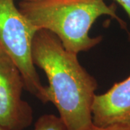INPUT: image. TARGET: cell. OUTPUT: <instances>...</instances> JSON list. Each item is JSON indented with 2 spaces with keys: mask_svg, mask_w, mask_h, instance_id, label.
<instances>
[{
  "mask_svg": "<svg viewBox=\"0 0 130 130\" xmlns=\"http://www.w3.org/2000/svg\"><path fill=\"white\" fill-rule=\"evenodd\" d=\"M0 130H7V129H4L3 127H2V126H0Z\"/></svg>",
  "mask_w": 130,
  "mask_h": 130,
  "instance_id": "30bf717a",
  "label": "cell"
},
{
  "mask_svg": "<svg viewBox=\"0 0 130 130\" xmlns=\"http://www.w3.org/2000/svg\"><path fill=\"white\" fill-rule=\"evenodd\" d=\"M92 114L93 124L99 126L130 124V75L106 93L95 95Z\"/></svg>",
  "mask_w": 130,
  "mask_h": 130,
  "instance_id": "5b68a950",
  "label": "cell"
},
{
  "mask_svg": "<svg viewBox=\"0 0 130 130\" xmlns=\"http://www.w3.org/2000/svg\"><path fill=\"white\" fill-rule=\"evenodd\" d=\"M125 10L130 19V0H115Z\"/></svg>",
  "mask_w": 130,
  "mask_h": 130,
  "instance_id": "ba28073f",
  "label": "cell"
},
{
  "mask_svg": "<svg viewBox=\"0 0 130 130\" xmlns=\"http://www.w3.org/2000/svg\"><path fill=\"white\" fill-rule=\"evenodd\" d=\"M25 82L18 67L0 48V126L24 130L32 124V107L22 98Z\"/></svg>",
  "mask_w": 130,
  "mask_h": 130,
  "instance_id": "277c9868",
  "label": "cell"
},
{
  "mask_svg": "<svg viewBox=\"0 0 130 130\" xmlns=\"http://www.w3.org/2000/svg\"><path fill=\"white\" fill-rule=\"evenodd\" d=\"M37 31L14 0H0V48L14 61L25 88L43 103L48 102L46 87L41 82L32 59V43Z\"/></svg>",
  "mask_w": 130,
  "mask_h": 130,
  "instance_id": "3957f363",
  "label": "cell"
},
{
  "mask_svg": "<svg viewBox=\"0 0 130 130\" xmlns=\"http://www.w3.org/2000/svg\"><path fill=\"white\" fill-rule=\"evenodd\" d=\"M86 130H130V124H115L105 126H99L93 124Z\"/></svg>",
  "mask_w": 130,
  "mask_h": 130,
  "instance_id": "52a82bcc",
  "label": "cell"
},
{
  "mask_svg": "<svg viewBox=\"0 0 130 130\" xmlns=\"http://www.w3.org/2000/svg\"><path fill=\"white\" fill-rule=\"evenodd\" d=\"M24 1H29V2H33V1H40V0H24Z\"/></svg>",
  "mask_w": 130,
  "mask_h": 130,
  "instance_id": "9c48e42d",
  "label": "cell"
},
{
  "mask_svg": "<svg viewBox=\"0 0 130 130\" xmlns=\"http://www.w3.org/2000/svg\"><path fill=\"white\" fill-rule=\"evenodd\" d=\"M19 9L35 28L55 34L65 48L75 54L88 51L102 41V36L91 37L90 30L98 18L108 15L126 25L116 14L114 5L104 0H40L24 1Z\"/></svg>",
  "mask_w": 130,
  "mask_h": 130,
  "instance_id": "7a4b0ae2",
  "label": "cell"
},
{
  "mask_svg": "<svg viewBox=\"0 0 130 130\" xmlns=\"http://www.w3.org/2000/svg\"><path fill=\"white\" fill-rule=\"evenodd\" d=\"M32 59L46 74L48 102L56 106L69 130H86L93 125L98 84L79 63L77 54L67 50L53 32L38 30L32 39Z\"/></svg>",
  "mask_w": 130,
  "mask_h": 130,
  "instance_id": "6da1fadb",
  "label": "cell"
},
{
  "mask_svg": "<svg viewBox=\"0 0 130 130\" xmlns=\"http://www.w3.org/2000/svg\"><path fill=\"white\" fill-rule=\"evenodd\" d=\"M33 130H69L59 116L54 114H44L35 123Z\"/></svg>",
  "mask_w": 130,
  "mask_h": 130,
  "instance_id": "8992f818",
  "label": "cell"
}]
</instances>
